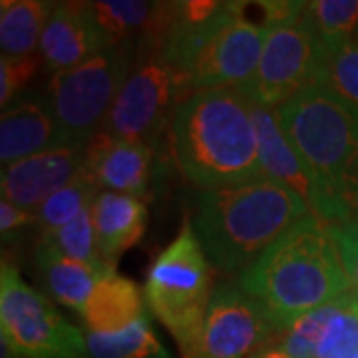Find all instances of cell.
<instances>
[{"instance_id": "8fae6325", "label": "cell", "mask_w": 358, "mask_h": 358, "mask_svg": "<svg viewBox=\"0 0 358 358\" xmlns=\"http://www.w3.org/2000/svg\"><path fill=\"white\" fill-rule=\"evenodd\" d=\"M277 333L282 334L251 294L223 282L211 294L197 358H249Z\"/></svg>"}, {"instance_id": "9c48e42d", "label": "cell", "mask_w": 358, "mask_h": 358, "mask_svg": "<svg viewBox=\"0 0 358 358\" xmlns=\"http://www.w3.org/2000/svg\"><path fill=\"white\" fill-rule=\"evenodd\" d=\"M324 48L301 20L273 26L255 74L241 86L245 96L263 108L277 110L299 92L315 86Z\"/></svg>"}, {"instance_id": "603a6c76", "label": "cell", "mask_w": 358, "mask_h": 358, "mask_svg": "<svg viewBox=\"0 0 358 358\" xmlns=\"http://www.w3.org/2000/svg\"><path fill=\"white\" fill-rule=\"evenodd\" d=\"M317 358H358V294L352 289L333 301Z\"/></svg>"}, {"instance_id": "ba28073f", "label": "cell", "mask_w": 358, "mask_h": 358, "mask_svg": "<svg viewBox=\"0 0 358 358\" xmlns=\"http://www.w3.org/2000/svg\"><path fill=\"white\" fill-rule=\"evenodd\" d=\"M0 333L18 358H88L86 334L22 281L18 268H0Z\"/></svg>"}, {"instance_id": "44dd1931", "label": "cell", "mask_w": 358, "mask_h": 358, "mask_svg": "<svg viewBox=\"0 0 358 358\" xmlns=\"http://www.w3.org/2000/svg\"><path fill=\"white\" fill-rule=\"evenodd\" d=\"M299 20L324 52L338 50L357 40L358 0H310L305 2Z\"/></svg>"}, {"instance_id": "d4e9b609", "label": "cell", "mask_w": 358, "mask_h": 358, "mask_svg": "<svg viewBox=\"0 0 358 358\" xmlns=\"http://www.w3.org/2000/svg\"><path fill=\"white\" fill-rule=\"evenodd\" d=\"M100 192L102 189L94 183V179L90 178L88 173L80 176L76 181H72L70 185L54 193L50 199H46L34 211L36 225L42 233H50V231L64 227L70 221H74L82 211L92 207Z\"/></svg>"}, {"instance_id": "e0dca14e", "label": "cell", "mask_w": 358, "mask_h": 358, "mask_svg": "<svg viewBox=\"0 0 358 358\" xmlns=\"http://www.w3.org/2000/svg\"><path fill=\"white\" fill-rule=\"evenodd\" d=\"M90 211L98 249L112 265L140 241L148 227V205L131 195L100 192Z\"/></svg>"}, {"instance_id": "2e32d148", "label": "cell", "mask_w": 358, "mask_h": 358, "mask_svg": "<svg viewBox=\"0 0 358 358\" xmlns=\"http://www.w3.org/2000/svg\"><path fill=\"white\" fill-rule=\"evenodd\" d=\"M46 98L20 96L0 115V162L10 166L24 157L72 148ZM86 148V145H82Z\"/></svg>"}, {"instance_id": "3957f363", "label": "cell", "mask_w": 358, "mask_h": 358, "mask_svg": "<svg viewBox=\"0 0 358 358\" xmlns=\"http://www.w3.org/2000/svg\"><path fill=\"white\" fill-rule=\"evenodd\" d=\"M307 215L310 211L299 195L261 176L199 193L193 229L211 265L241 275Z\"/></svg>"}, {"instance_id": "1f68e13d", "label": "cell", "mask_w": 358, "mask_h": 358, "mask_svg": "<svg viewBox=\"0 0 358 358\" xmlns=\"http://www.w3.org/2000/svg\"><path fill=\"white\" fill-rule=\"evenodd\" d=\"M355 42H358V34H357V40H355Z\"/></svg>"}, {"instance_id": "4316f807", "label": "cell", "mask_w": 358, "mask_h": 358, "mask_svg": "<svg viewBox=\"0 0 358 358\" xmlns=\"http://www.w3.org/2000/svg\"><path fill=\"white\" fill-rule=\"evenodd\" d=\"M336 301V299H334ZM333 313V303L308 313L282 333L281 350L291 358H317L320 336L327 327V320Z\"/></svg>"}, {"instance_id": "d6986e66", "label": "cell", "mask_w": 358, "mask_h": 358, "mask_svg": "<svg viewBox=\"0 0 358 358\" xmlns=\"http://www.w3.org/2000/svg\"><path fill=\"white\" fill-rule=\"evenodd\" d=\"M145 299L138 285L112 273L94 287L80 317L88 333L114 334L126 331L145 315Z\"/></svg>"}, {"instance_id": "6da1fadb", "label": "cell", "mask_w": 358, "mask_h": 358, "mask_svg": "<svg viewBox=\"0 0 358 358\" xmlns=\"http://www.w3.org/2000/svg\"><path fill=\"white\" fill-rule=\"evenodd\" d=\"M171 150L181 173L203 192L261 178L255 103L239 88L185 98L171 115Z\"/></svg>"}, {"instance_id": "7c38bea8", "label": "cell", "mask_w": 358, "mask_h": 358, "mask_svg": "<svg viewBox=\"0 0 358 358\" xmlns=\"http://www.w3.org/2000/svg\"><path fill=\"white\" fill-rule=\"evenodd\" d=\"M255 124L261 145V171L299 195L308 207L310 215L324 223H338L348 219L345 211L334 203L333 197L322 187L315 171L296 154L291 141L279 126L275 110L255 106Z\"/></svg>"}, {"instance_id": "f1b7e54d", "label": "cell", "mask_w": 358, "mask_h": 358, "mask_svg": "<svg viewBox=\"0 0 358 358\" xmlns=\"http://www.w3.org/2000/svg\"><path fill=\"white\" fill-rule=\"evenodd\" d=\"M329 231L341 255L350 287L358 294V211L345 221L329 223Z\"/></svg>"}, {"instance_id": "277c9868", "label": "cell", "mask_w": 358, "mask_h": 358, "mask_svg": "<svg viewBox=\"0 0 358 358\" xmlns=\"http://www.w3.org/2000/svg\"><path fill=\"white\" fill-rule=\"evenodd\" d=\"M265 38L267 28L245 18L239 2H223V8L201 24L183 22L176 14L159 54L176 74L179 103L197 92L247 84Z\"/></svg>"}, {"instance_id": "4dcf8cb0", "label": "cell", "mask_w": 358, "mask_h": 358, "mask_svg": "<svg viewBox=\"0 0 358 358\" xmlns=\"http://www.w3.org/2000/svg\"><path fill=\"white\" fill-rule=\"evenodd\" d=\"M249 358H291L285 350L281 348H263V350H259L257 355Z\"/></svg>"}, {"instance_id": "52a82bcc", "label": "cell", "mask_w": 358, "mask_h": 358, "mask_svg": "<svg viewBox=\"0 0 358 358\" xmlns=\"http://www.w3.org/2000/svg\"><path fill=\"white\" fill-rule=\"evenodd\" d=\"M134 42L106 48L88 62L52 74L46 100L74 145L100 134L134 64Z\"/></svg>"}, {"instance_id": "cb8c5ba5", "label": "cell", "mask_w": 358, "mask_h": 358, "mask_svg": "<svg viewBox=\"0 0 358 358\" xmlns=\"http://www.w3.org/2000/svg\"><path fill=\"white\" fill-rule=\"evenodd\" d=\"M315 86L358 114V42L322 54Z\"/></svg>"}, {"instance_id": "8992f818", "label": "cell", "mask_w": 358, "mask_h": 358, "mask_svg": "<svg viewBox=\"0 0 358 358\" xmlns=\"http://www.w3.org/2000/svg\"><path fill=\"white\" fill-rule=\"evenodd\" d=\"M213 291L211 263L193 223L185 221L178 237L154 261L143 289L148 307L173 336L181 358H197Z\"/></svg>"}, {"instance_id": "83f0119b", "label": "cell", "mask_w": 358, "mask_h": 358, "mask_svg": "<svg viewBox=\"0 0 358 358\" xmlns=\"http://www.w3.org/2000/svg\"><path fill=\"white\" fill-rule=\"evenodd\" d=\"M40 60L36 56L24 58H0V106L6 110L13 102H16L26 86L32 82V78L38 72Z\"/></svg>"}, {"instance_id": "484cf974", "label": "cell", "mask_w": 358, "mask_h": 358, "mask_svg": "<svg viewBox=\"0 0 358 358\" xmlns=\"http://www.w3.org/2000/svg\"><path fill=\"white\" fill-rule=\"evenodd\" d=\"M90 209L92 207H88L86 211H82L74 221H70L64 227L50 231V233H42L40 239H44L46 243L56 247L60 253H64L70 259H76V261L88 263V265H96V267L112 265V263H108L103 259L100 249H98L94 223H92V211Z\"/></svg>"}, {"instance_id": "30bf717a", "label": "cell", "mask_w": 358, "mask_h": 358, "mask_svg": "<svg viewBox=\"0 0 358 358\" xmlns=\"http://www.w3.org/2000/svg\"><path fill=\"white\" fill-rule=\"evenodd\" d=\"M179 106L178 80L157 50H150L131 68L102 131L122 140L152 145L166 126L167 114Z\"/></svg>"}, {"instance_id": "ac0fdd59", "label": "cell", "mask_w": 358, "mask_h": 358, "mask_svg": "<svg viewBox=\"0 0 358 358\" xmlns=\"http://www.w3.org/2000/svg\"><path fill=\"white\" fill-rule=\"evenodd\" d=\"M36 267L52 299L64 307L74 308L78 315L84 310L94 287L103 277L115 273L114 265L96 267L70 259L44 239H40L36 245Z\"/></svg>"}, {"instance_id": "ffe728a7", "label": "cell", "mask_w": 358, "mask_h": 358, "mask_svg": "<svg viewBox=\"0 0 358 358\" xmlns=\"http://www.w3.org/2000/svg\"><path fill=\"white\" fill-rule=\"evenodd\" d=\"M54 2L2 0L0 2V48L2 56H34Z\"/></svg>"}, {"instance_id": "5b68a950", "label": "cell", "mask_w": 358, "mask_h": 358, "mask_svg": "<svg viewBox=\"0 0 358 358\" xmlns=\"http://www.w3.org/2000/svg\"><path fill=\"white\" fill-rule=\"evenodd\" d=\"M296 154L315 171L333 201L350 217L358 211V114L310 86L275 110Z\"/></svg>"}, {"instance_id": "9a60e30c", "label": "cell", "mask_w": 358, "mask_h": 358, "mask_svg": "<svg viewBox=\"0 0 358 358\" xmlns=\"http://www.w3.org/2000/svg\"><path fill=\"white\" fill-rule=\"evenodd\" d=\"M152 145L122 140L106 131L96 134L86 145V173L102 192L143 199L150 193Z\"/></svg>"}, {"instance_id": "5bb4252c", "label": "cell", "mask_w": 358, "mask_h": 358, "mask_svg": "<svg viewBox=\"0 0 358 358\" xmlns=\"http://www.w3.org/2000/svg\"><path fill=\"white\" fill-rule=\"evenodd\" d=\"M110 40L90 10V2H56L40 38V60L58 74L110 48Z\"/></svg>"}, {"instance_id": "7402d4cb", "label": "cell", "mask_w": 358, "mask_h": 358, "mask_svg": "<svg viewBox=\"0 0 358 358\" xmlns=\"http://www.w3.org/2000/svg\"><path fill=\"white\" fill-rule=\"evenodd\" d=\"M86 345L92 358H169L150 327L148 317L134 322L122 333H86Z\"/></svg>"}, {"instance_id": "7a4b0ae2", "label": "cell", "mask_w": 358, "mask_h": 358, "mask_svg": "<svg viewBox=\"0 0 358 358\" xmlns=\"http://www.w3.org/2000/svg\"><path fill=\"white\" fill-rule=\"evenodd\" d=\"M237 285L265 308L281 333L352 289L329 223L315 215L301 219L271 245L239 275Z\"/></svg>"}, {"instance_id": "f546056e", "label": "cell", "mask_w": 358, "mask_h": 358, "mask_svg": "<svg viewBox=\"0 0 358 358\" xmlns=\"http://www.w3.org/2000/svg\"><path fill=\"white\" fill-rule=\"evenodd\" d=\"M28 225H36L34 211L22 209L18 205L10 203L8 199L0 201V233H2V241L4 243L14 239Z\"/></svg>"}, {"instance_id": "4fadbf2b", "label": "cell", "mask_w": 358, "mask_h": 358, "mask_svg": "<svg viewBox=\"0 0 358 358\" xmlns=\"http://www.w3.org/2000/svg\"><path fill=\"white\" fill-rule=\"evenodd\" d=\"M86 173V148L72 145L2 166V199L36 211L56 192Z\"/></svg>"}]
</instances>
